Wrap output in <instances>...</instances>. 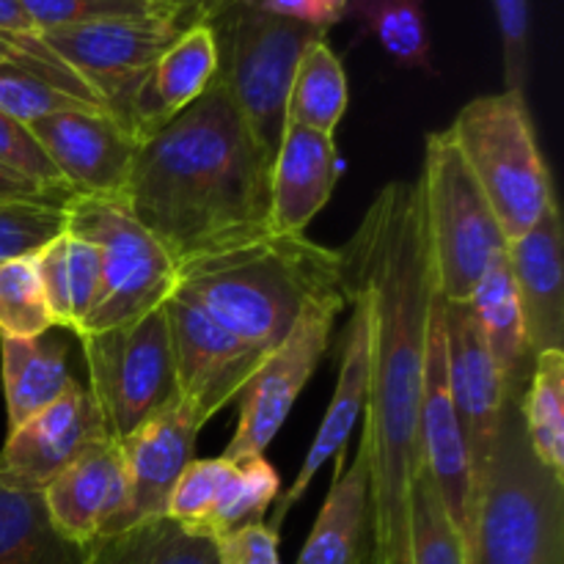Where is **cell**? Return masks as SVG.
Here are the masks:
<instances>
[{"label":"cell","instance_id":"obj_3","mask_svg":"<svg viewBox=\"0 0 564 564\" xmlns=\"http://www.w3.org/2000/svg\"><path fill=\"white\" fill-rule=\"evenodd\" d=\"M176 290L264 352L281 345L312 303L350 301L341 253L281 231L180 259Z\"/></svg>","mask_w":564,"mask_h":564},{"label":"cell","instance_id":"obj_38","mask_svg":"<svg viewBox=\"0 0 564 564\" xmlns=\"http://www.w3.org/2000/svg\"><path fill=\"white\" fill-rule=\"evenodd\" d=\"M0 169L11 171L17 176H25V180L36 182V185L47 187V191L75 196L66 187V182L61 180L58 169L50 163L47 152L33 138V132L6 113H0Z\"/></svg>","mask_w":564,"mask_h":564},{"label":"cell","instance_id":"obj_37","mask_svg":"<svg viewBox=\"0 0 564 564\" xmlns=\"http://www.w3.org/2000/svg\"><path fill=\"white\" fill-rule=\"evenodd\" d=\"M64 207L58 204H0V262L33 257L47 242L64 235Z\"/></svg>","mask_w":564,"mask_h":564},{"label":"cell","instance_id":"obj_1","mask_svg":"<svg viewBox=\"0 0 564 564\" xmlns=\"http://www.w3.org/2000/svg\"><path fill=\"white\" fill-rule=\"evenodd\" d=\"M350 297L369 314V455L372 554L369 564H405L408 496L422 466L419 411L435 290L416 182H391L341 248Z\"/></svg>","mask_w":564,"mask_h":564},{"label":"cell","instance_id":"obj_29","mask_svg":"<svg viewBox=\"0 0 564 564\" xmlns=\"http://www.w3.org/2000/svg\"><path fill=\"white\" fill-rule=\"evenodd\" d=\"M0 564H86V545L53 527L42 494L0 488Z\"/></svg>","mask_w":564,"mask_h":564},{"label":"cell","instance_id":"obj_22","mask_svg":"<svg viewBox=\"0 0 564 564\" xmlns=\"http://www.w3.org/2000/svg\"><path fill=\"white\" fill-rule=\"evenodd\" d=\"M350 323L345 328V339H341V361H339V378H336L334 397H330V405L325 411L323 424H319L317 435H314V444L308 449L306 460H303L301 471H297L295 482L286 490L284 496H279V510H275L273 527L279 532V527L284 523V518L290 516L292 507L301 501V496L306 494L308 485L314 482L319 468L328 460L341 455V449L350 441L352 427H356L358 416L367 411V397H369V314L364 301L350 297Z\"/></svg>","mask_w":564,"mask_h":564},{"label":"cell","instance_id":"obj_5","mask_svg":"<svg viewBox=\"0 0 564 564\" xmlns=\"http://www.w3.org/2000/svg\"><path fill=\"white\" fill-rule=\"evenodd\" d=\"M449 135L482 187L507 242L527 235L556 202L527 94L501 91L471 99L455 116Z\"/></svg>","mask_w":564,"mask_h":564},{"label":"cell","instance_id":"obj_25","mask_svg":"<svg viewBox=\"0 0 564 564\" xmlns=\"http://www.w3.org/2000/svg\"><path fill=\"white\" fill-rule=\"evenodd\" d=\"M474 317H477L482 339L494 356L496 367L501 369V378L507 383L510 400H523L529 375L534 367V352L529 350L527 325H523L521 303H518L516 281H512L510 264L505 257L494 259L482 279L477 281L471 292Z\"/></svg>","mask_w":564,"mask_h":564},{"label":"cell","instance_id":"obj_21","mask_svg":"<svg viewBox=\"0 0 564 564\" xmlns=\"http://www.w3.org/2000/svg\"><path fill=\"white\" fill-rule=\"evenodd\" d=\"M53 527L77 545L108 534L127 505V474L116 441L83 452L42 490Z\"/></svg>","mask_w":564,"mask_h":564},{"label":"cell","instance_id":"obj_27","mask_svg":"<svg viewBox=\"0 0 564 564\" xmlns=\"http://www.w3.org/2000/svg\"><path fill=\"white\" fill-rule=\"evenodd\" d=\"M36 268L55 328L77 334L91 314L102 284L99 251L91 242L64 231L36 253Z\"/></svg>","mask_w":564,"mask_h":564},{"label":"cell","instance_id":"obj_13","mask_svg":"<svg viewBox=\"0 0 564 564\" xmlns=\"http://www.w3.org/2000/svg\"><path fill=\"white\" fill-rule=\"evenodd\" d=\"M419 449H422L424 468L438 490L441 505L466 545L468 534H471L474 507H477V488H474L466 433H463L449 383H446L444 301L441 295L430 314L422 411H419Z\"/></svg>","mask_w":564,"mask_h":564},{"label":"cell","instance_id":"obj_12","mask_svg":"<svg viewBox=\"0 0 564 564\" xmlns=\"http://www.w3.org/2000/svg\"><path fill=\"white\" fill-rule=\"evenodd\" d=\"M180 33L165 17H143L58 28L42 33V42L99 94L110 116L124 127L138 86Z\"/></svg>","mask_w":564,"mask_h":564},{"label":"cell","instance_id":"obj_24","mask_svg":"<svg viewBox=\"0 0 564 564\" xmlns=\"http://www.w3.org/2000/svg\"><path fill=\"white\" fill-rule=\"evenodd\" d=\"M372 554V499H369V455L364 441L345 468L336 463L334 485L314 521L312 534L295 564H369Z\"/></svg>","mask_w":564,"mask_h":564},{"label":"cell","instance_id":"obj_33","mask_svg":"<svg viewBox=\"0 0 564 564\" xmlns=\"http://www.w3.org/2000/svg\"><path fill=\"white\" fill-rule=\"evenodd\" d=\"M405 564H468L466 545L446 516L441 496L424 463L408 496V556Z\"/></svg>","mask_w":564,"mask_h":564},{"label":"cell","instance_id":"obj_41","mask_svg":"<svg viewBox=\"0 0 564 564\" xmlns=\"http://www.w3.org/2000/svg\"><path fill=\"white\" fill-rule=\"evenodd\" d=\"M251 6L268 11V14L306 22L325 33L330 25L345 20L347 11V0H251Z\"/></svg>","mask_w":564,"mask_h":564},{"label":"cell","instance_id":"obj_43","mask_svg":"<svg viewBox=\"0 0 564 564\" xmlns=\"http://www.w3.org/2000/svg\"><path fill=\"white\" fill-rule=\"evenodd\" d=\"M69 198L72 196H66V193L47 191V187L36 185L25 176L0 169V204H58V207H64Z\"/></svg>","mask_w":564,"mask_h":564},{"label":"cell","instance_id":"obj_39","mask_svg":"<svg viewBox=\"0 0 564 564\" xmlns=\"http://www.w3.org/2000/svg\"><path fill=\"white\" fill-rule=\"evenodd\" d=\"M501 31L505 53V91L527 94L529 83V0H490Z\"/></svg>","mask_w":564,"mask_h":564},{"label":"cell","instance_id":"obj_23","mask_svg":"<svg viewBox=\"0 0 564 564\" xmlns=\"http://www.w3.org/2000/svg\"><path fill=\"white\" fill-rule=\"evenodd\" d=\"M341 176L334 135L286 124L270 180V229L306 235L314 215L330 202Z\"/></svg>","mask_w":564,"mask_h":564},{"label":"cell","instance_id":"obj_11","mask_svg":"<svg viewBox=\"0 0 564 564\" xmlns=\"http://www.w3.org/2000/svg\"><path fill=\"white\" fill-rule=\"evenodd\" d=\"M163 308L169 319L176 397L202 430L240 397L268 352L224 328L185 292H171Z\"/></svg>","mask_w":564,"mask_h":564},{"label":"cell","instance_id":"obj_2","mask_svg":"<svg viewBox=\"0 0 564 564\" xmlns=\"http://www.w3.org/2000/svg\"><path fill=\"white\" fill-rule=\"evenodd\" d=\"M270 180L273 160L215 77L196 102L138 147L124 202L180 262L273 231Z\"/></svg>","mask_w":564,"mask_h":564},{"label":"cell","instance_id":"obj_26","mask_svg":"<svg viewBox=\"0 0 564 564\" xmlns=\"http://www.w3.org/2000/svg\"><path fill=\"white\" fill-rule=\"evenodd\" d=\"M0 372H3L9 433L53 405L75 380L66 364V341L53 334L33 336V339L0 336Z\"/></svg>","mask_w":564,"mask_h":564},{"label":"cell","instance_id":"obj_19","mask_svg":"<svg viewBox=\"0 0 564 564\" xmlns=\"http://www.w3.org/2000/svg\"><path fill=\"white\" fill-rule=\"evenodd\" d=\"M529 350L534 356L564 350V226L560 202L523 237L507 246Z\"/></svg>","mask_w":564,"mask_h":564},{"label":"cell","instance_id":"obj_14","mask_svg":"<svg viewBox=\"0 0 564 564\" xmlns=\"http://www.w3.org/2000/svg\"><path fill=\"white\" fill-rule=\"evenodd\" d=\"M281 496V479L262 457L193 460L174 485L165 516L198 538H220L259 523Z\"/></svg>","mask_w":564,"mask_h":564},{"label":"cell","instance_id":"obj_7","mask_svg":"<svg viewBox=\"0 0 564 564\" xmlns=\"http://www.w3.org/2000/svg\"><path fill=\"white\" fill-rule=\"evenodd\" d=\"M66 231L99 251L102 284L83 334L119 328L163 306L176 290V262L163 242L132 215L124 196H72Z\"/></svg>","mask_w":564,"mask_h":564},{"label":"cell","instance_id":"obj_17","mask_svg":"<svg viewBox=\"0 0 564 564\" xmlns=\"http://www.w3.org/2000/svg\"><path fill=\"white\" fill-rule=\"evenodd\" d=\"M50 163L75 196H124L141 143L105 110H64L33 121Z\"/></svg>","mask_w":564,"mask_h":564},{"label":"cell","instance_id":"obj_9","mask_svg":"<svg viewBox=\"0 0 564 564\" xmlns=\"http://www.w3.org/2000/svg\"><path fill=\"white\" fill-rule=\"evenodd\" d=\"M88 364V391L110 441H121L176 400L174 358L165 308L135 323L77 336Z\"/></svg>","mask_w":564,"mask_h":564},{"label":"cell","instance_id":"obj_36","mask_svg":"<svg viewBox=\"0 0 564 564\" xmlns=\"http://www.w3.org/2000/svg\"><path fill=\"white\" fill-rule=\"evenodd\" d=\"M20 3L39 33L105 20H143V17L169 20L160 0H20Z\"/></svg>","mask_w":564,"mask_h":564},{"label":"cell","instance_id":"obj_31","mask_svg":"<svg viewBox=\"0 0 564 564\" xmlns=\"http://www.w3.org/2000/svg\"><path fill=\"white\" fill-rule=\"evenodd\" d=\"M521 413L534 457L564 479V350L534 356Z\"/></svg>","mask_w":564,"mask_h":564},{"label":"cell","instance_id":"obj_40","mask_svg":"<svg viewBox=\"0 0 564 564\" xmlns=\"http://www.w3.org/2000/svg\"><path fill=\"white\" fill-rule=\"evenodd\" d=\"M218 564H281L279 532L264 521L215 538Z\"/></svg>","mask_w":564,"mask_h":564},{"label":"cell","instance_id":"obj_8","mask_svg":"<svg viewBox=\"0 0 564 564\" xmlns=\"http://www.w3.org/2000/svg\"><path fill=\"white\" fill-rule=\"evenodd\" d=\"M218 36V80L229 88L259 147L270 160L286 127V97L297 61L317 39L328 36L306 22L268 14L242 3L213 22Z\"/></svg>","mask_w":564,"mask_h":564},{"label":"cell","instance_id":"obj_16","mask_svg":"<svg viewBox=\"0 0 564 564\" xmlns=\"http://www.w3.org/2000/svg\"><path fill=\"white\" fill-rule=\"evenodd\" d=\"M446 383L471 455L474 488L494 455L507 405V383L468 303H444Z\"/></svg>","mask_w":564,"mask_h":564},{"label":"cell","instance_id":"obj_35","mask_svg":"<svg viewBox=\"0 0 564 564\" xmlns=\"http://www.w3.org/2000/svg\"><path fill=\"white\" fill-rule=\"evenodd\" d=\"M64 110H99L86 105L83 99L72 97L64 88L50 83L31 66L14 58L0 61V113L11 116L20 124L31 127L33 121L47 119ZM108 113V110H105Z\"/></svg>","mask_w":564,"mask_h":564},{"label":"cell","instance_id":"obj_6","mask_svg":"<svg viewBox=\"0 0 564 564\" xmlns=\"http://www.w3.org/2000/svg\"><path fill=\"white\" fill-rule=\"evenodd\" d=\"M419 191L435 290L444 303H468L488 264L505 257L510 242L449 130L430 132L424 141Z\"/></svg>","mask_w":564,"mask_h":564},{"label":"cell","instance_id":"obj_30","mask_svg":"<svg viewBox=\"0 0 564 564\" xmlns=\"http://www.w3.org/2000/svg\"><path fill=\"white\" fill-rule=\"evenodd\" d=\"M347 102H350V88H347L345 66L325 42V36L317 39L297 61L290 97H286V124L334 135Z\"/></svg>","mask_w":564,"mask_h":564},{"label":"cell","instance_id":"obj_15","mask_svg":"<svg viewBox=\"0 0 564 564\" xmlns=\"http://www.w3.org/2000/svg\"><path fill=\"white\" fill-rule=\"evenodd\" d=\"M102 441L110 435L91 391L72 380L53 405L9 433L0 449V488L42 494L69 463Z\"/></svg>","mask_w":564,"mask_h":564},{"label":"cell","instance_id":"obj_28","mask_svg":"<svg viewBox=\"0 0 564 564\" xmlns=\"http://www.w3.org/2000/svg\"><path fill=\"white\" fill-rule=\"evenodd\" d=\"M86 564H218L215 540L185 532L169 516L149 518L86 543Z\"/></svg>","mask_w":564,"mask_h":564},{"label":"cell","instance_id":"obj_10","mask_svg":"<svg viewBox=\"0 0 564 564\" xmlns=\"http://www.w3.org/2000/svg\"><path fill=\"white\" fill-rule=\"evenodd\" d=\"M350 306V301H319L312 303L297 317L290 334L262 358L253 378L240 391V422L226 446L224 457H262L270 441L275 438L290 416L292 405L306 389L317 364L328 350L330 330L336 317Z\"/></svg>","mask_w":564,"mask_h":564},{"label":"cell","instance_id":"obj_18","mask_svg":"<svg viewBox=\"0 0 564 564\" xmlns=\"http://www.w3.org/2000/svg\"><path fill=\"white\" fill-rule=\"evenodd\" d=\"M198 424L182 408L180 397L152 419L116 441L127 474V505L108 534L130 529L149 518H163L182 471L196 460Z\"/></svg>","mask_w":564,"mask_h":564},{"label":"cell","instance_id":"obj_42","mask_svg":"<svg viewBox=\"0 0 564 564\" xmlns=\"http://www.w3.org/2000/svg\"><path fill=\"white\" fill-rule=\"evenodd\" d=\"M160 3H163L169 20L180 31H185V28L202 25V22L213 25L215 20L229 14L231 9H237L242 3H251V0H160Z\"/></svg>","mask_w":564,"mask_h":564},{"label":"cell","instance_id":"obj_44","mask_svg":"<svg viewBox=\"0 0 564 564\" xmlns=\"http://www.w3.org/2000/svg\"><path fill=\"white\" fill-rule=\"evenodd\" d=\"M3 58H14V50L6 47V44L0 42V61H3Z\"/></svg>","mask_w":564,"mask_h":564},{"label":"cell","instance_id":"obj_34","mask_svg":"<svg viewBox=\"0 0 564 564\" xmlns=\"http://www.w3.org/2000/svg\"><path fill=\"white\" fill-rule=\"evenodd\" d=\"M55 328L33 257L0 262V336L33 339Z\"/></svg>","mask_w":564,"mask_h":564},{"label":"cell","instance_id":"obj_32","mask_svg":"<svg viewBox=\"0 0 564 564\" xmlns=\"http://www.w3.org/2000/svg\"><path fill=\"white\" fill-rule=\"evenodd\" d=\"M345 17H352L369 36L378 39L394 64L433 72L424 0H347Z\"/></svg>","mask_w":564,"mask_h":564},{"label":"cell","instance_id":"obj_20","mask_svg":"<svg viewBox=\"0 0 564 564\" xmlns=\"http://www.w3.org/2000/svg\"><path fill=\"white\" fill-rule=\"evenodd\" d=\"M218 75V36L209 22L191 25L165 47L138 86L124 127L138 143L158 135L171 119L196 102Z\"/></svg>","mask_w":564,"mask_h":564},{"label":"cell","instance_id":"obj_4","mask_svg":"<svg viewBox=\"0 0 564 564\" xmlns=\"http://www.w3.org/2000/svg\"><path fill=\"white\" fill-rule=\"evenodd\" d=\"M468 564H564V479L534 457L521 400H507L477 485Z\"/></svg>","mask_w":564,"mask_h":564}]
</instances>
